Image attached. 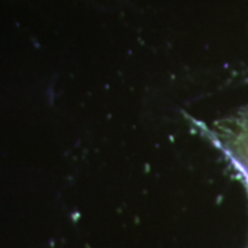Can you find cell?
Here are the masks:
<instances>
[{
    "label": "cell",
    "mask_w": 248,
    "mask_h": 248,
    "mask_svg": "<svg viewBox=\"0 0 248 248\" xmlns=\"http://www.w3.org/2000/svg\"><path fill=\"white\" fill-rule=\"evenodd\" d=\"M247 152H248V151H247Z\"/></svg>",
    "instance_id": "6da1fadb"
}]
</instances>
